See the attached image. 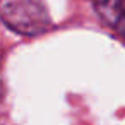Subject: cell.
I'll use <instances>...</instances> for the list:
<instances>
[{
  "label": "cell",
  "instance_id": "6da1fadb",
  "mask_svg": "<svg viewBox=\"0 0 125 125\" xmlns=\"http://www.w3.org/2000/svg\"><path fill=\"white\" fill-rule=\"evenodd\" d=\"M0 12L12 31L26 36L41 34L52 26L50 12L43 0H2Z\"/></svg>",
  "mask_w": 125,
  "mask_h": 125
},
{
  "label": "cell",
  "instance_id": "7a4b0ae2",
  "mask_svg": "<svg viewBox=\"0 0 125 125\" xmlns=\"http://www.w3.org/2000/svg\"><path fill=\"white\" fill-rule=\"evenodd\" d=\"M94 7L103 22L125 38V0H96Z\"/></svg>",
  "mask_w": 125,
  "mask_h": 125
}]
</instances>
